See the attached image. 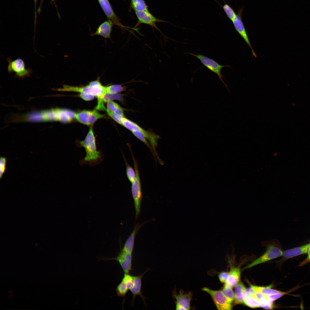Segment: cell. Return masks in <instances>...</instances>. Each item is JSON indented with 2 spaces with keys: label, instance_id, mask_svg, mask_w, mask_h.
I'll return each instance as SVG.
<instances>
[{
  "label": "cell",
  "instance_id": "277c9868",
  "mask_svg": "<svg viewBox=\"0 0 310 310\" xmlns=\"http://www.w3.org/2000/svg\"><path fill=\"white\" fill-rule=\"evenodd\" d=\"M6 59L8 63V73H11L15 72L14 78L23 79L29 76L32 73V69L31 68H26V65L23 59L18 58L12 61L9 57Z\"/></svg>",
  "mask_w": 310,
  "mask_h": 310
},
{
  "label": "cell",
  "instance_id": "ac0fdd59",
  "mask_svg": "<svg viewBox=\"0 0 310 310\" xmlns=\"http://www.w3.org/2000/svg\"><path fill=\"white\" fill-rule=\"evenodd\" d=\"M241 273L239 266L232 267L228 272V277L225 283L232 288L235 287L240 281Z\"/></svg>",
  "mask_w": 310,
  "mask_h": 310
},
{
  "label": "cell",
  "instance_id": "9a60e30c",
  "mask_svg": "<svg viewBox=\"0 0 310 310\" xmlns=\"http://www.w3.org/2000/svg\"><path fill=\"white\" fill-rule=\"evenodd\" d=\"M173 295L175 299L176 305L181 306L185 310L190 309L192 297L191 292L185 293L181 290L178 293H177L174 291L173 292Z\"/></svg>",
  "mask_w": 310,
  "mask_h": 310
},
{
  "label": "cell",
  "instance_id": "8992f818",
  "mask_svg": "<svg viewBox=\"0 0 310 310\" xmlns=\"http://www.w3.org/2000/svg\"><path fill=\"white\" fill-rule=\"evenodd\" d=\"M202 290L211 297L218 310H231L232 306L224 295L221 290H214L204 287Z\"/></svg>",
  "mask_w": 310,
  "mask_h": 310
},
{
  "label": "cell",
  "instance_id": "d6986e66",
  "mask_svg": "<svg viewBox=\"0 0 310 310\" xmlns=\"http://www.w3.org/2000/svg\"><path fill=\"white\" fill-rule=\"evenodd\" d=\"M246 288L243 283L240 281L235 287V298L234 301L235 305L243 304L245 298L246 296Z\"/></svg>",
  "mask_w": 310,
  "mask_h": 310
},
{
  "label": "cell",
  "instance_id": "4316f807",
  "mask_svg": "<svg viewBox=\"0 0 310 310\" xmlns=\"http://www.w3.org/2000/svg\"><path fill=\"white\" fill-rule=\"evenodd\" d=\"M123 156L126 164L127 176L129 181L132 183L134 181L136 178L135 171V169H134L128 163L125 158Z\"/></svg>",
  "mask_w": 310,
  "mask_h": 310
},
{
  "label": "cell",
  "instance_id": "7a4b0ae2",
  "mask_svg": "<svg viewBox=\"0 0 310 310\" xmlns=\"http://www.w3.org/2000/svg\"><path fill=\"white\" fill-rule=\"evenodd\" d=\"M261 244L262 246L266 247L265 253L246 266L245 269H248L282 256L283 251L282 245L278 240L274 239L264 241L262 242Z\"/></svg>",
  "mask_w": 310,
  "mask_h": 310
},
{
  "label": "cell",
  "instance_id": "f546056e",
  "mask_svg": "<svg viewBox=\"0 0 310 310\" xmlns=\"http://www.w3.org/2000/svg\"><path fill=\"white\" fill-rule=\"evenodd\" d=\"M123 99V96L118 93L109 94L106 93L103 97L102 100L104 102H107L113 100H117L120 101Z\"/></svg>",
  "mask_w": 310,
  "mask_h": 310
},
{
  "label": "cell",
  "instance_id": "9c48e42d",
  "mask_svg": "<svg viewBox=\"0 0 310 310\" xmlns=\"http://www.w3.org/2000/svg\"><path fill=\"white\" fill-rule=\"evenodd\" d=\"M243 11V9H239L236 17L232 22L236 30L244 40L246 43L251 49L253 56L256 57L257 55L252 46L242 20L241 16Z\"/></svg>",
  "mask_w": 310,
  "mask_h": 310
},
{
  "label": "cell",
  "instance_id": "52a82bcc",
  "mask_svg": "<svg viewBox=\"0 0 310 310\" xmlns=\"http://www.w3.org/2000/svg\"><path fill=\"white\" fill-rule=\"evenodd\" d=\"M75 119L84 125L90 126L93 125L97 120L104 117V115L97 110H82L75 113Z\"/></svg>",
  "mask_w": 310,
  "mask_h": 310
},
{
  "label": "cell",
  "instance_id": "f35d334b",
  "mask_svg": "<svg viewBox=\"0 0 310 310\" xmlns=\"http://www.w3.org/2000/svg\"><path fill=\"white\" fill-rule=\"evenodd\" d=\"M308 255L307 257L303 261L301 262L299 264V266H302L307 264L310 262V243L309 244L308 252Z\"/></svg>",
  "mask_w": 310,
  "mask_h": 310
},
{
  "label": "cell",
  "instance_id": "836d02e7",
  "mask_svg": "<svg viewBox=\"0 0 310 310\" xmlns=\"http://www.w3.org/2000/svg\"><path fill=\"white\" fill-rule=\"evenodd\" d=\"M287 292H284L281 291L280 292L274 294L265 295L266 299L274 301L287 294Z\"/></svg>",
  "mask_w": 310,
  "mask_h": 310
},
{
  "label": "cell",
  "instance_id": "4fadbf2b",
  "mask_svg": "<svg viewBox=\"0 0 310 310\" xmlns=\"http://www.w3.org/2000/svg\"><path fill=\"white\" fill-rule=\"evenodd\" d=\"M90 89V94L98 98V103L104 102L102 99L106 93V86L103 85L100 81L98 77L95 80L90 82L88 84Z\"/></svg>",
  "mask_w": 310,
  "mask_h": 310
},
{
  "label": "cell",
  "instance_id": "44dd1931",
  "mask_svg": "<svg viewBox=\"0 0 310 310\" xmlns=\"http://www.w3.org/2000/svg\"><path fill=\"white\" fill-rule=\"evenodd\" d=\"M57 90L63 91L73 92H86L90 93V90L88 85L83 86H72L64 85L63 87L57 89Z\"/></svg>",
  "mask_w": 310,
  "mask_h": 310
},
{
  "label": "cell",
  "instance_id": "83f0119b",
  "mask_svg": "<svg viewBox=\"0 0 310 310\" xmlns=\"http://www.w3.org/2000/svg\"><path fill=\"white\" fill-rule=\"evenodd\" d=\"M129 290L125 283L122 280L115 288L117 295L119 297H125Z\"/></svg>",
  "mask_w": 310,
  "mask_h": 310
},
{
  "label": "cell",
  "instance_id": "603a6c76",
  "mask_svg": "<svg viewBox=\"0 0 310 310\" xmlns=\"http://www.w3.org/2000/svg\"><path fill=\"white\" fill-rule=\"evenodd\" d=\"M230 286L225 283L221 290L228 301L231 304L235 298V292Z\"/></svg>",
  "mask_w": 310,
  "mask_h": 310
},
{
  "label": "cell",
  "instance_id": "30bf717a",
  "mask_svg": "<svg viewBox=\"0 0 310 310\" xmlns=\"http://www.w3.org/2000/svg\"><path fill=\"white\" fill-rule=\"evenodd\" d=\"M102 259L105 260H114L117 261L119 264L124 273H129L132 269V254L120 251L117 256L111 258H103Z\"/></svg>",
  "mask_w": 310,
  "mask_h": 310
},
{
  "label": "cell",
  "instance_id": "1f68e13d",
  "mask_svg": "<svg viewBox=\"0 0 310 310\" xmlns=\"http://www.w3.org/2000/svg\"><path fill=\"white\" fill-rule=\"evenodd\" d=\"M122 280L126 285L129 290L132 287L134 282V277L129 273H124Z\"/></svg>",
  "mask_w": 310,
  "mask_h": 310
},
{
  "label": "cell",
  "instance_id": "74e56055",
  "mask_svg": "<svg viewBox=\"0 0 310 310\" xmlns=\"http://www.w3.org/2000/svg\"><path fill=\"white\" fill-rule=\"evenodd\" d=\"M228 272L223 271L220 272L218 275V278L220 281L222 283H225L227 280Z\"/></svg>",
  "mask_w": 310,
  "mask_h": 310
},
{
  "label": "cell",
  "instance_id": "e0dca14e",
  "mask_svg": "<svg viewBox=\"0 0 310 310\" xmlns=\"http://www.w3.org/2000/svg\"><path fill=\"white\" fill-rule=\"evenodd\" d=\"M114 24L111 21H105L97 28L94 33L92 36L98 35L105 38H111L112 27Z\"/></svg>",
  "mask_w": 310,
  "mask_h": 310
},
{
  "label": "cell",
  "instance_id": "ffe728a7",
  "mask_svg": "<svg viewBox=\"0 0 310 310\" xmlns=\"http://www.w3.org/2000/svg\"><path fill=\"white\" fill-rule=\"evenodd\" d=\"M250 288L254 292L261 293L264 294H274L281 292L280 291L271 288L272 285L267 286H261L253 285L249 283Z\"/></svg>",
  "mask_w": 310,
  "mask_h": 310
},
{
  "label": "cell",
  "instance_id": "e575fe53",
  "mask_svg": "<svg viewBox=\"0 0 310 310\" xmlns=\"http://www.w3.org/2000/svg\"><path fill=\"white\" fill-rule=\"evenodd\" d=\"M120 106L116 102L111 100L107 102V109L109 111L115 113Z\"/></svg>",
  "mask_w": 310,
  "mask_h": 310
},
{
  "label": "cell",
  "instance_id": "484cf974",
  "mask_svg": "<svg viewBox=\"0 0 310 310\" xmlns=\"http://www.w3.org/2000/svg\"><path fill=\"white\" fill-rule=\"evenodd\" d=\"M126 87L121 84H113L106 86V93L116 94L124 91L126 90Z\"/></svg>",
  "mask_w": 310,
  "mask_h": 310
},
{
  "label": "cell",
  "instance_id": "d590c367",
  "mask_svg": "<svg viewBox=\"0 0 310 310\" xmlns=\"http://www.w3.org/2000/svg\"><path fill=\"white\" fill-rule=\"evenodd\" d=\"M7 158L5 157L1 156L0 159V178L1 179L5 171Z\"/></svg>",
  "mask_w": 310,
  "mask_h": 310
},
{
  "label": "cell",
  "instance_id": "6da1fadb",
  "mask_svg": "<svg viewBox=\"0 0 310 310\" xmlns=\"http://www.w3.org/2000/svg\"><path fill=\"white\" fill-rule=\"evenodd\" d=\"M76 144L78 147L84 148L86 152V156L80 161L81 165L87 164L93 166L103 161V154L101 151L97 150L92 127H90L84 139L82 141H77Z\"/></svg>",
  "mask_w": 310,
  "mask_h": 310
},
{
  "label": "cell",
  "instance_id": "d6a6232c",
  "mask_svg": "<svg viewBox=\"0 0 310 310\" xmlns=\"http://www.w3.org/2000/svg\"><path fill=\"white\" fill-rule=\"evenodd\" d=\"M105 111L108 115L111 118L113 119L119 124L122 125V123L125 117H124L114 113L110 111L107 108H106Z\"/></svg>",
  "mask_w": 310,
  "mask_h": 310
},
{
  "label": "cell",
  "instance_id": "4dcf8cb0",
  "mask_svg": "<svg viewBox=\"0 0 310 310\" xmlns=\"http://www.w3.org/2000/svg\"><path fill=\"white\" fill-rule=\"evenodd\" d=\"M222 8L228 17L232 21L237 15L233 9L226 4H224Z\"/></svg>",
  "mask_w": 310,
  "mask_h": 310
},
{
  "label": "cell",
  "instance_id": "ba28073f",
  "mask_svg": "<svg viewBox=\"0 0 310 310\" xmlns=\"http://www.w3.org/2000/svg\"><path fill=\"white\" fill-rule=\"evenodd\" d=\"M135 13L138 22L135 27V29L138 25L141 24L149 25L158 30L161 34L162 33L157 27L156 23L158 22H167L163 20L158 19L153 16L149 11H135Z\"/></svg>",
  "mask_w": 310,
  "mask_h": 310
},
{
  "label": "cell",
  "instance_id": "60d3db41",
  "mask_svg": "<svg viewBox=\"0 0 310 310\" xmlns=\"http://www.w3.org/2000/svg\"><path fill=\"white\" fill-rule=\"evenodd\" d=\"M51 0L52 1H54L55 0Z\"/></svg>",
  "mask_w": 310,
  "mask_h": 310
},
{
  "label": "cell",
  "instance_id": "7402d4cb",
  "mask_svg": "<svg viewBox=\"0 0 310 310\" xmlns=\"http://www.w3.org/2000/svg\"><path fill=\"white\" fill-rule=\"evenodd\" d=\"M243 304L251 308L262 307L264 303L259 301L251 296H246L244 298Z\"/></svg>",
  "mask_w": 310,
  "mask_h": 310
},
{
  "label": "cell",
  "instance_id": "8d00e7d4",
  "mask_svg": "<svg viewBox=\"0 0 310 310\" xmlns=\"http://www.w3.org/2000/svg\"><path fill=\"white\" fill-rule=\"evenodd\" d=\"M79 96L81 98L86 101L91 100L95 97L91 94L86 92L80 93Z\"/></svg>",
  "mask_w": 310,
  "mask_h": 310
},
{
  "label": "cell",
  "instance_id": "d4e9b609",
  "mask_svg": "<svg viewBox=\"0 0 310 310\" xmlns=\"http://www.w3.org/2000/svg\"><path fill=\"white\" fill-rule=\"evenodd\" d=\"M122 125L131 132L139 131L141 127L137 124L124 117Z\"/></svg>",
  "mask_w": 310,
  "mask_h": 310
},
{
  "label": "cell",
  "instance_id": "5b68a950",
  "mask_svg": "<svg viewBox=\"0 0 310 310\" xmlns=\"http://www.w3.org/2000/svg\"><path fill=\"white\" fill-rule=\"evenodd\" d=\"M187 53L198 59L202 64L208 69L216 74L221 82L225 85L228 92H229L230 91L227 86L223 80L222 79L223 76L221 72V70L223 68L227 66L230 67L229 65H221L213 59L202 54H193L191 53Z\"/></svg>",
  "mask_w": 310,
  "mask_h": 310
},
{
  "label": "cell",
  "instance_id": "2e32d148",
  "mask_svg": "<svg viewBox=\"0 0 310 310\" xmlns=\"http://www.w3.org/2000/svg\"><path fill=\"white\" fill-rule=\"evenodd\" d=\"M144 224H140L138 223L135 225L132 232L125 242L122 249L123 251L128 253L132 254L134 249L136 234Z\"/></svg>",
  "mask_w": 310,
  "mask_h": 310
},
{
  "label": "cell",
  "instance_id": "7c38bea8",
  "mask_svg": "<svg viewBox=\"0 0 310 310\" xmlns=\"http://www.w3.org/2000/svg\"><path fill=\"white\" fill-rule=\"evenodd\" d=\"M309 244L283 251L282 258L276 262L280 266L284 262L289 259L307 253Z\"/></svg>",
  "mask_w": 310,
  "mask_h": 310
},
{
  "label": "cell",
  "instance_id": "3957f363",
  "mask_svg": "<svg viewBox=\"0 0 310 310\" xmlns=\"http://www.w3.org/2000/svg\"><path fill=\"white\" fill-rule=\"evenodd\" d=\"M131 152L136 175L135 180L131 183V193L134 200L136 220L138 218L140 212L142 194L138 164L134 158L132 152Z\"/></svg>",
  "mask_w": 310,
  "mask_h": 310
},
{
  "label": "cell",
  "instance_id": "cb8c5ba5",
  "mask_svg": "<svg viewBox=\"0 0 310 310\" xmlns=\"http://www.w3.org/2000/svg\"><path fill=\"white\" fill-rule=\"evenodd\" d=\"M131 7L135 11H148L144 0H131Z\"/></svg>",
  "mask_w": 310,
  "mask_h": 310
},
{
  "label": "cell",
  "instance_id": "8fae6325",
  "mask_svg": "<svg viewBox=\"0 0 310 310\" xmlns=\"http://www.w3.org/2000/svg\"><path fill=\"white\" fill-rule=\"evenodd\" d=\"M99 3L108 20L112 21L114 25L117 26L121 29L127 28L122 25L119 19L114 13L108 0H98Z\"/></svg>",
  "mask_w": 310,
  "mask_h": 310
},
{
  "label": "cell",
  "instance_id": "f1b7e54d",
  "mask_svg": "<svg viewBox=\"0 0 310 310\" xmlns=\"http://www.w3.org/2000/svg\"><path fill=\"white\" fill-rule=\"evenodd\" d=\"M132 133L136 137L145 144L152 151V152L154 154V156H155L150 144L141 131H134L132 132Z\"/></svg>",
  "mask_w": 310,
  "mask_h": 310
},
{
  "label": "cell",
  "instance_id": "ab89813d",
  "mask_svg": "<svg viewBox=\"0 0 310 310\" xmlns=\"http://www.w3.org/2000/svg\"><path fill=\"white\" fill-rule=\"evenodd\" d=\"M34 0V1L35 3H36L37 1V0Z\"/></svg>",
  "mask_w": 310,
  "mask_h": 310
},
{
  "label": "cell",
  "instance_id": "5bb4252c",
  "mask_svg": "<svg viewBox=\"0 0 310 310\" xmlns=\"http://www.w3.org/2000/svg\"><path fill=\"white\" fill-rule=\"evenodd\" d=\"M149 270V269H148L145 272L139 275L133 276V284L132 287L130 290L133 295L132 300L131 301L132 305H133L135 298L137 295H138L141 297L146 307L147 305L145 300L146 298L142 294L141 291L142 280L144 275Z\"/></svg>",
  "mask_w": 310,
  "mask_h": 310
}]
</instances>
